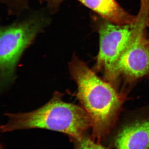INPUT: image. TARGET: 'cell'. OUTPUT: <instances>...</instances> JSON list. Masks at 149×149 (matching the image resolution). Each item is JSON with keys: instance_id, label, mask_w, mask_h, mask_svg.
<instances>
[{"instance_id": "1", "label": "cell", "mask_w": 149, "mask_h": 149, "mask_svg": "<svg viewBox=\"0 0 149 149\" xmlns=\"http://www.w3.org/2000/svg\"><path fill=\"white\" fill-rule=\"evenodd\" d=\"M70 76L77 85L76 96L91 123V136L97 142L105 141L116 126L125 95L99 77L76 56L69 64Z\"/></svg>"}, {"instance_id": "2", "label": "cell", "mask_w": 149, "mask_h": 149, "mask_svg": "<svg viewBox=\"0 0 149 149\" xmlns=\"http://www.w3.org/2000/svg\"><path fill=\"white\" fill-rule=\"evenodd\" d=\"M55 93L43 106L32 111L7 114L8 120L1 127L3 133L25 129H46L65 134L71 142L89 135L91 123L81 106L64 102Z\"/></svg>"}, {"instance_id": "3", "label": "cell", "mask_w": 149, "mask_h": 149, "mask_svg": "<svg viewBox=\"0 0 149 149\" xmlns=\"http://www.w3.org/2000/svg\"><path fill=\"white\" fill-rule=\"evenodd\" d=\"M40 19H32L1 29L0 83L1 90L14 80L17 65L25 50L42 27Z\"/></svg>"}, {"instance_id": "4", "label": "cell", "mask_w": 149, "mask_h": 149, "mask_svg": "<svg viewBox=\"0 0 149 149\" xmlns=\"http://www.w3.org/2000/svg\"><path fill=\"white\" fill-rule=\"evenodd\" d=\"M136 31L135 24L120 25L107 21L100 26V49L94 70L102 72L105 80L114 87L118 81V62Z\"/></svg>"}, {"instance_id": "5", "label": "cell", "mask_w": 149, "mask_h": 149, "mask_svg": "<svg viewBox=\"0 0 149 149\" xmlns=\"http://www.w3.org/2000/svg\"><path fill=\"white\" fill-rule=\"evenodd\" d=\"M118 80L135 83L149 74V37L137 28L136 35L120 57L117 65Z\"/></svg>"}, {"instance_id": "6", "label": "cell", "mask_w": 149, "mask_h": 149, "mask_svg": "<svg viewBox=\"0 0 149 149\" xmlns=\"http://www.w3.org/2000/svg\"><path fill=\"white\" fill-rule=\"evenodd\" d=\"M107 139L113 149H149V107L115 128Z\"/></svg>"}, {"instance_id": "7", "label": "cell", "mask_w": 149, "mask_h": 149, "mask_svg": "<svg viewBox=\"0 0 149 149\" xmlns=\"http://www.w3.org/2000/svg\"><path fill=\"white\" fill-rule=\"evenodd\" d=\"M78 1L111 23L125 25H133L137 22V16L128 13L115 0Z\"/></svg>"}, {"instance_id": "8", "label": "cell", "mask_w": 149, "mask_h": 149, "mask_svg": "<svg viewBox=\"0 0 149 149\" xmlns=\"http://www.w3.org/2000/svg\"><path fill=\"white\" fill-rule=\"evenodd\" d=\"M72 142L74 149H111L109 147L103 146L102 143L97 142L89 135Z\"/></svg>"}, {"instance_id": "9", "label": "cell", "mask_w": 149, "mask_h": 149, "mask_svg": "<svg viewBox=\"0 0 149 149\" xmlns=\"http://www.w3.org/2000/svg\"><path fill=\"white\" fill-rule=\"evenodd\" d=\"M141 9L137 16V24L147 27L149 24V0H140Z\"/></svg>"}, {"instance_id": "10", "label": "cell", "mask_w": 149, "mask_h": 149, "mask_svg": "<svg viewBox=\"0 0 149 149\" xmlns=\"http://www.w3.org/2000/svg\"><path fill=\"white\" fill-rule=\"evenodd\" d=\"M47 2L49 5L53 8H56L62 1L63 0H45Z\"/></svg>"}]
</instances>
